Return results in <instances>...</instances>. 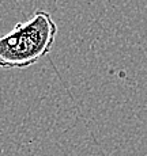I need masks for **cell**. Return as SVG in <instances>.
Wrapping results in <instances>:
<instances>
[{
  "label": "cell",
  "mask_w": 147,
  "mask_h": 156,
  "mask_svg": "<svg viewBox=\"0 0 147 156\" xmlns=\"http://www.w3.org/2000/svg\"><path fill=\"white\" fill-rule=\"evenodd\" d=\"M57 25L48 11L37 10L29 20L19 22L0 35V68L26 69L49 55Z\"/></svg>",
  "instance_id": "obj_1"
}]
</instances>
